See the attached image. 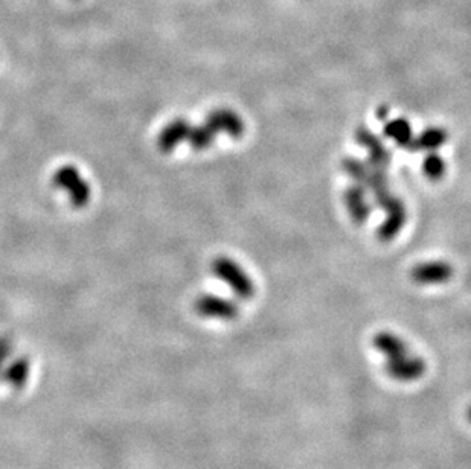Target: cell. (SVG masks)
<instances>
[{
	"label": "cell",
	"mask_w": 471,
	"mask_h": 469,
	"mask_svg": "<svg viewBox=\"0 0 471 469\" xmlns=\"http://www.w3.org/2000/svg\"><path fill=\"white\" fill-rule=\"evenodd\" d=\"M374 346L386 358V372L395 381L410 382L421 378L426 364L421 358L412 355L406 343L391 332H382L374 338Z\"/></svg>",
	"instance_id": "cell-1"
},
{
	"label": "cell",
	"mask_w": 471,
	"mask_h": 469,
	"mask_svg": "<svg viewBox=\"0 0 471 469\" xmlns=\"http://www.w3.org/2000/svg\"><path fill=\"white\" fill-rule=\"evenodd\" d=\"M212 270L215 276H218V278L228 283L240 297L249 299L254 296V292H255L254 283H252L246 271H244L237 262H233L232 259L224 258V256L215 259Z\"/></svg>",
	"instance_id": "cell-2"
},
{
	"label": "cell",
	"mask_w": 471,
	"mask_h": 469,
	"mask_svg": "<svg viewBox=\"0 0 471 469\" xmlns=\"http://www.w3.org/2000/svg\"><path fill=\"white\" fill-rule=\"evenodd\" d=\"M54 183L55 186L64 189L69 194L73 206L81 207L87 204L90 198V188L75 166H64L61 170H58L54 175Z\"/></svg>",
	"instance_id": "cell-3"
},
{
	"label": "cell",
	"mask_w": 471,
	"mask_h": 469,
	"mask_svg": "<svg viewBox=\"0 0 471 469\" xmlns=\"http://www.w3.org/2000/svg\"><path fill=\"white\" fill-rule=\"evenodd\" d=\"M208 124L211 125L217 134L226 133L233 139L241 137V134L244 133V122L241 121V117L235 112L228 110V108L214 110L208 117Z\"/></svg>",
	"instance_id": "cell-4"
},
{
	"label": "cell",
	"mask_w": 471,
	"mask_h": 469,
	"mask_svg": "<svg viewBox=\"0 0 471 469\" xmlns=\"http://www.w3.org/2000/svg\"><path fill=\"white\" fill-rule=\"evenodd\" d=\"M451 267L445 262H424L419 264L412 271V278L416 283L421 285H436L444 283L451 278Z\"/></svg>",
	"instance_id": "cell-5"
},
{
	"label": "cell",
	"mask_w": 471,
	"mask_h": 469,
	"mask_svg": "<svg viewBox=\"0 0 471 469\" xmlns=\"http://www.w3.org/2000/svg\"><path fill=\"white\" fill-rule=\"evenodd\" d=\"M384 207L388 211V218H386L378 234H380L382 239L388 241L392 239L403 229V225L406 223V211L401 201L395 197Z\"/></svg>",
	"instance_id": "cell-6"
},
{
	"label": "cell",
	"mask_w": 471,
	"mask_h": 469,
	"mask_svg": "<svg viewBox=\"0 0 471 469\" xmlns=\"http://www.w3.org/2000/svg\"><path fill=\"white\" fill-rule=\"evenodd\" d=\"M191 125L183 121L177 119L173 121L171 124H168L166 127L162 130L161 136L157 139V147L162 153H171V151L177 147L182 140H187L188 133H189Z\"/></svg>",
	"instance_id": "cell-7"
},
{
	"label": "cell",
	"mask_w": 471,
	"mask_h": 469,
	"mask_svg": "<svg viewBox=\"0 0 471 469\" xmlns=\"http://www.w3.org/2000/svg\"><path fill=\"white\" fill-rule=\"evenodd\" d=\"M357 140L360 142L361 145L368 148L369 161H371V163L374 166L383 168L384 165L389 163V158H391L389 151L384 148V145L382 144V140L377 139L371 131L360 130L357 133Z\"/></svg>",
	"instance_id": "cell-8"
},
{
	"label": "cell",
	"mask_w": 471,
	"mask_h": 469,
	"mask_svg": "<svg viewBox=\"0 0 471 469\" xmlns=\"http://www.w3.org/2000/svg\"><path fill=\"white\" fill-rule=\"evenodd\" d=\"M197 309L203 315H218L224 318H232L237 315V306L228 300L214 296L200 297L197 302Z\"/></svg>",
	"instance_id": "cell-9"
},
{
	"label": "cell",
	"mask_w": 471,
	"mask_h": 469,
	"mask_svg": "<svg viewBox=\"0 0 471 469\" xmlns=\"http://www.w3.org/2000/svg\"><path fill=\"white\" fill-rule=\"evenodd\" d=\"M345 201H347V207L356 223H363L369 216V206L366 203L365 191L360 186H352L345 194Z\"/></svg>",
	"instance_id": "cell-10"
},
{
	"label": "cell",
	"mask_w": 471,
	"mask_h": 469,
	"mask_svg": "<svg viewBox=\"0 0 471 469\" xmlns=\"http://www.w3.org/2000/svg\"><path fill=\"white\" fill-rule=\"evenodd\" d=\"M384 133L386 136L397 142L400 147L410 148L412 142H414L410 125L405 119H395L392 122H388V125L384 127Z\"/></svg>",
	"instance_id": "cell-11"
},
{
	"label": "cell",
	"mask_w": 471,
	"mask_h": 469,
	"mask_svg": "<svg viewBox=\"0 0 471 469\" xmlns=\"http://www.w3.org/2000/svg\"><path fill=\"white\" fill-rule=\"evenodd\" d=\"M447 140V133L442 128H427L421 136L412 142V149H436Z\"/></svg>",
	"instance_id": "cell-12"
},
{
	"label": "cell",
	"mask_w": 471,
	"mask_h": 469,
	"mask_svg": "<svg viewBox=\"0 0 471 469\" xmlns=\"http://www.w3.org/2000/svg\"><path fill=\"white\" fill-rule=\"evenodd\" d=\"M423 170H424V174L430 180H440L445 172V163L440 156L430 154L426 158V162L423 165Z\"/></svg>",
	"instance_id": "cell-13"
},
{
	"label": "cell",
	"mask_w": 471,
	"mask_h": 469,
	"mask_svg": "<svg viewBox=\"0 0 471 469\" xmlns=\"http://www.w3.org/2000/svg\"><path fill=\"white\" fill-rule=\"evenodd\" d=\"M343 168H345V171H347L351 177L357 180L358 183H365L366 179L369 177V171H368L366 165L356 161V158H352V161L351 158H347V162L343 163Z\"/></svg>",
	"instance_id": "cell-14"
},
{
	"label": "cell",
	"mask_w": 471,
	"mask_h": 469,
	"mask_svg": "<svg viewBox=\"0 0 471 469\" xmlns=\"http://www.w3.org/2000/svg\"><path fill=\"white\" fill-rule=\"evenodd\" d=\"M468 419H470V422H471V407L468 408Z\"/></svg>",
	"instance_id": "cell-15"
}]
</instances>
